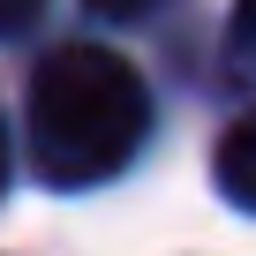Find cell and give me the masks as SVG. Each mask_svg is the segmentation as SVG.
Returning a JSON list of instances; mask_svg holds the SVG:
<instances>
[{"mask_svg":"<svg viewBox=\"0 0 256 256\" xmlns=\"http://www.w3.org/2000/svg\"><path fill=\"white\" fill-rule=\"evenodd\" d=\"M151 90L106 46H60L30 76V166L53 188H98L144 151Z\"/></svg>","mask_w":256,"mask_h":256,"instance_id":"6da1fadb","label":"cell"},{"mask_svg":"<svg viewBox=\"0 0 256 256\" xmlns=\"http://www.w3.org/2000/svg\"><path fill=\"white\" fill-rule=\"evenodd\" d=\"M211 174H218V196H226V204L256 211V113H241L226 136H218V151H211Z\"/></svg>","mask_w":256,"mask_h":256,"instance_id":"7a4b0ae2","label":"cell"},{"mask_svg":"<svg viewBox=\"0 0 256 256\" xmlns=\"http://www.w3.org/2000/svg\"><path fill=\"white\" fill-rule=\"evenodd\" d=\"M226 60L234 76L256 83V0H234V23H226Z\"/></svg>","mask_w":256,"mask_h":256,"instance_id":"3957f363","label":"cell"},{"mask_svg":"<svg viewBox=\"0 0 256 256\" xmlns=\"http://www.w3.org/2000/svg\"><path fill=\"white\" fill-rule=\"evenodd\" d=\"M38 8H46V0H0V38H16V30H23Z\"/></svg>","mask_w":256,"mask_h":256,"instance_id":"277c9868","label":"cell"},{"mask_svg":"<svg viewBox=\"0 0 256 256\" xmlns=\"http://www.w3.org/2000/svg\"><path fill=\"white\" fill-rule=\"evenodd\" d=\"M83 8H98V16H113V23H128V16H151L158 0H83Z\"/></svg>","mask_w":256,"mask_h":256,"instance_id":"5b68a950","label":"cell"},{"mask_svg":"<svg viewBox=\"0 0 256 256\" xmlns=\"http://www.w3.org/2000/svg\"><path fill=\"white\" fill-rule=\"evenodd\" d=\"M0 188H8V128H0Z\"/></svg>","mask_w":256,"mask_h":256,"instance_id":"8992f818","label":"cell"}]
</instances>
